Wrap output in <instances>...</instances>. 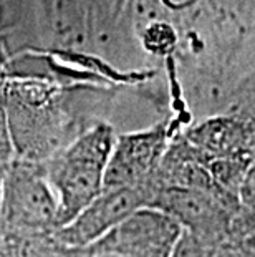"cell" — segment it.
I'll use <instances>...</instances> for the list:
<instances>
[{"mask_svg":"<svg viewBox=\"0 0 255 257\" xmlns=\"http://www.w3.org/2000/svg\"><path fill=\"white\" fill-rule=\"evenodd\" d=\"M116 131L98 121L43 163L58 199V227L65 226L105 189V173Z\"/></svg>","mask_w":255,"mask_h":257,"instance_id":"cell-1","label":"cell"},{"mask_svg":"<svg viewBox=\"0 0 255 257\" xmlns=\"http://www.w3.org/2000/svg\"><path fill=\"white\" fill-rule=\"evenodd\" d=\"M15 158L45 163L86 126L58 108L50 91L14 85L4 95Z\"/></svg>","mask_w":255,"mask_h":257,"instance_id":"cell-2","label":"cell"},{"mask_svg":"<svg viewBox=\"0 0 255 257\" xmlns=\"http://www.w3.org/2000/svg\"><path fill=\"white\" fill-rule=\"evenodd\" d=\"M0 229L12 234L58 229V199L43 163L14 158L0 184Z\"/></svg>","mask_w":255,"mask_h":257,"instance_id":"cell-3","label":"cell"},{"mask_svg":"<svg viewBox=\"0 0 255 257\" xmlns=\"http://www.w3.org/2000/svg\"><path fill=\"white\" fill-rule=\"evenodd\" d=\"M182 226L169 212L143 206L83 249L85 255L108 257H171Z\"/></svg>","mask_w":255,"mask_h":257,"instance_id":"cell-4","label":"cell"},{"mask_svg":"<svg viewBox=\"0 0 255 257\" xmlns=\"http://www.w3.org/2000/svg\"><path fill=\"white\" fill-rule=\"evenodd\" d=\"M156 189L153 179L134 186L105 188L72 221L55 229V234L70 247L83 250L136 209L149 206Z\"/></svg>","mask_w":255,"mask_h":257,"instance_id":"cell-5","label":"cell"},{"mask_svg":"<svg viewBox=\"0 0 255 257\" xmlns=\"http://www.w3.org/2000/svg\"><path fill=\"white\" fill-rule=\"evenodd\" d=\"M169 136L167 123L131 133H116L105 173V188L151 181L169 148Z\"/></svg>","mask_w":255,"mask_h":257,"instance_id":"cell-6","label":"cell"},{"mask_svg":"<svg viewBox=\"0 0 255 257\" xmlns=\"http://www.w3.org/2000/svg\"><path fill=\"white\" fill-rule=\"evenodd\" d=\"M159 209L169 212L182 229L214 245L224 244L229 229L227 201L214 193L194 188L162 186L156 189L153 202Z\"/></svg>","mask_w":255,"mask_h":257,"instance_id":"cell-7","label":"cell"},{"mask_svg":"<svg viewBox=\"0 0 255 257\" xmlns=\"http://www.w3.org/2000/svg\"><path fill=\"white\" fill-rule=\"evenodd\" d=\"M248 131L234 118H214L189 131L186 140L205 158H224L245 153Z\"/></svg>","mask_w":255,"mask_h":257,"instance_id":"cell-8","label":"cell"},{"mask_svg":"<svg viewBox=\"0 0 255 257\" xmlns=\"http://www.w3.org/2000/svg\"><path fill=\"white\" fill-rule=\"evenodd\" d=\"M9 234L14 237L17 257H85L81 249L70 247L63 240H60L55 231L34 234Z\"/></svg>","mask_w":255,"mask_h":257,"instance_id":"cell-9","label":"cell"},{"mask_svg":"<svg viewBox=\"0 0 255 257\" xmlns=\"http://www.w3.org/2000/svg\"><path fill=\"white\" fill-rule=\"evenodd\" d=\"M176 32L166 22H151L143 32V45L156 55H166L176 47Z\"/></svg>","mask_w":255,"mask_h":257,"instance_id":"cell-10","label":"cell"},{"mask_svg":"<svg viewBox=\"0 0 255 257\" xmlns=\"http://www.w3.org/2000/svg\"><path fill=\"white\" fill-rule=\"evenodd\" d=\"M15 153L12 145V136H10L9 119H7V110H5L4 98L0 96V184L5 176V171L14 161Z\"/></svg>","mask_w":255,"mask_h":257,"instance_id":"cell-11","label":"cell"},{"mask_svg":"<svg viewBox=\"0 0 255 257\" xmlns=\"http://www.w3.org/2000/svg\"><path fill=\"white\" fill-rule=\"evenodd\" d=\"M210 257H242V255L238 254V250L232 249V247H229V245H225V244H222L214 250V254Z\"/></svg>","mask_w":255,"mask_h":257,"instance_id":"cell-12","label":"cell"},{"mask_svg":"<svg viewBox=\"0 0 255 257\" xmlns=\"http://www.w3.org/2000/svg\"><path fill=\"white\" fill-rule=\"evenodd\" d=\"M85 257H108V255H85Z\"/></svg>","mask_w":255,"mask_h":257,"instance_id":"cell-13","label":"cell"}]
</instances>
